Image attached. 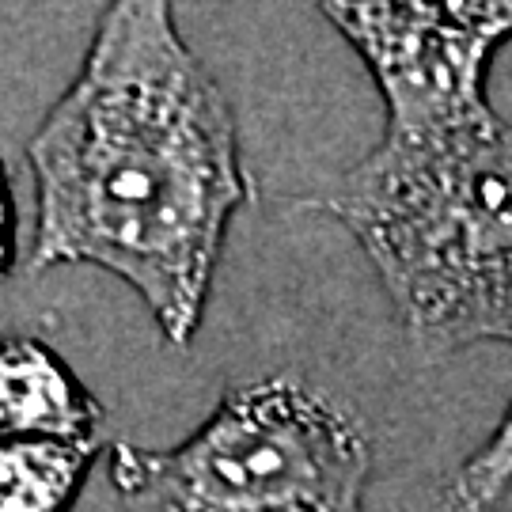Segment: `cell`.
Returning <instances> with one entry per match:
<instances>
[{"mask_svg": "<svg viewBox=\"0 0 512 512\" xmlns=\"http://www.w3.org/2000/svg\"><path fill=\"white\" fill-rule=\"evenodd\" d=\"M12 258H16V202H12L8 167L0 160V274H8Z\"/></svg>", "mask_w": 512, "mask_h": 512, "instance_id": "ba28073f", "label": "cell"}, {"mask_svg": "<svg viewBox=\"0 0 512 512\" xmlns=\"http://www.w3.org/2000/svg\"><path fill=\"white\" fill-rule=\"evenodd\" d=\"M429 353L512 342V126L384 137L323 202Z\"/></svg>", "mask_w": 512, "mask_h": 512, "instance_id": "7a4b0ae2", "label": "cell"}, {"mask_svg": "<svg viewBox=\"0 0 512 512\" xmlns=\"http://www.w3.org/2000/svg\"><path fill=\"white\" fill-rule=\"evenodd\" d=\"M361 421L293 376L232 387L179 448L114 444L129 512H365Z\"/></svg>", "mask_w": 512, "mask_h": 512, "instance_id": "3957f363", "label": "cell"}, {"mask_svg": "<svg viewBox=\"0 0 512 512\" xmlns=\"http://www.w3.org/2000/svg\"><path fill=\"white\" fill-rule=\"evenodd\" d=\"M103 406L38 338H0V440L95 444Z\"/></svg>", "mask_w": 512, "mask_h": 512, "instance_id": "5b68a950", "label": "cell"}, {"mask_svg": "<svg viewBox=\"0 0 512 512\" xmlns=\"http://www.w3.org/2000/svg\"><path fill=\"white\" fill-rule=\"evenodd\" d=\"M27 160L38 194L31 270L99 266L145 300L171 346H190L251 179L236 114L167 4H110Z\"/></svg>", "mask_w": 512, "mask_h": 512, "instance_id": "6da1fadb", "label": "cell"}, {"mask_svg": "<svg viewBox=\"0 0 512 512\" xmlns=\"http://www.w3.org/2000/svg\"><path fill=\"white\" fill-rule=\"evenodd\" d=\"M384 95L391 141L494 122L486 76L512 38V0L478 4H323Z\"/></svg>", "mask_w": 512, "mask_h": 512, "instance_id": "277c9868", "label": "cell"}, {"mask_svg": "<svg viewBox=\"0 0 512 512\" xmlns=\"http://www.w3.org/2000/svg\"><path fill=\"white\" fill-rule=\"evenodd\" d=\"M512 490V403L486 444L467 459L444 497L448 512H490Z\"/></svg>", "mask_w": 512, "mask_h": 512, "instance_id": "52a82bcc", "label": "cell"}, {"mask_svg": "<svg viewBox=\"0 0 512 512\" xmlns=\"http://www.w3.org/2000/svg\"><path fill=\"white\" fill-rule=\"evenodd\" d=\"M95 444L0 440V512H69Z\"/></svg>", "mask_w": 512, "mask_h": 512, "instance_id": "8992f818", "label": "cell"}]
</instances>
